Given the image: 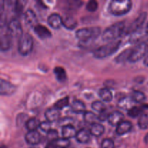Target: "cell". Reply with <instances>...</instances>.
I'll list each match as a JSON object with an SVG mask.
<instances>
[{
    "label": "cell",
    "mask_w": 148,
    "mask_h": 148,
    "mask_svg": "<svg viewBox=\"0 0 148 148\" xmlns=\"http://www.w3.org/2000/svg\"><path fill=\"white\" fill-rule=\"evenodd\" d=\"M101 34V28L98 27H84L76 31L75 35L79 40V45L82 47L89 46Z\"/></svg>",
    "instance_id": "1"
},
{
    "label": "cell",
    "mask_w": 148,
    "mask_h": 148,
    "mask_svg": "<svg viewBox=\"0 0 148 148\" xmlns=\"http://www.w3.org/2000/svg\"><path fill=\"white\" fill-rule=\"evenodd\" d=\"M124 22H117L107 27L102 34V39L105 41L111 42L118 40L125 32Z\"/></svg>",
    "instance_id": "2"
},
{
    "label": "cell",
    "mask_w": 148,
    "mask_h": 148,
    "mask_svg": "<svg viewBox=\"0 0 148 148\" xmlns=\"http://www.w3.org/2000/svg\"><path fill=\"white\" fill-rule=\"evenodd\" d=\"M132 3L130 0H113L108 6V11L115 16H121L130 11Z\"/></svg>",
    "instance_id": "3"
},
{
    "label": "cell",
    "mask_w": 148,
    "mask_h": 148,
    "mask_svg": "<svg viewBox=\"0 0 148 148\" xmlns=\"http://www.w3.org/2000/svg\"><path fill=\"white\" fill-rule=\"evenodd\" d=\"M121 43V41L120 40L108 42L106 44L101 46V47L95 49L93 51V56L96 59H103V58L108 57L115 53L119 49Z\"/></svg>",
    "instance_id": "4"
},
{
    "label": "cell",
    "mask_w": 148,
    "mask_h": 148,
    "mask_svg": "<svg viewBox=\"0 0 148 148\" xmlns=\"http://www.w3.org/2000/svg\"><path fill=\"white\" fill-rule=\"evenodd\" d=\"M148 54V38L137 43V46L133 48L132 54L129 59V62L135 63Z\"/></svg>",
    "instance_id": "5"
},
{
    "label": "cell",
    "mask_w": 148,
    "mask_h": 148,
    "mask_svg": "<svg viewBox=\"0 0 148 148\" xmlns=\"http://www.w3.org/2000/svg\"><path fill=\"white\" fill-rule=\"evenodd\" d=\"M33 47V40L31 35L28 33H24L19 38L17 50L23 56H26L31 52Z\"/></svg>",
    "instance_id": "6"
},
{
    "label": "cell",
    "mask_w": 148,
    "mask_h": 148,
    "mask_svg": "<svg viewBox=\"0 0 148 148\" xmlns=\"http://www.w3.org/2000/svg\"><path fill=\"white\" fill-rule=\"evenodd\" d=\"M12 37L7 29V24H3L0 26V48L1 51L9 50L12 46Z\"/></svg>",
    "instance_id": "7"
},
{
    "label": "cell",
    "mask_w": 148,
    "mask_h": 148,
    "mask_svg": "<svg viewBox=\"0 0 148 148\" xmlns=\"http://www.w3.org/2000/svg\"><path fill=\"white\" fill-rule=\"evenodd\" d=\"M147 14L145 12H143L140 13L138 17L128 26V27L127 29H125V32L124 33L126 34L131 35L134 32L137 31L139 29L143 27L144 23L146 20V18H147Z\"/></svg>",
    "instance_id": "8"
},
{
    "label": "cell",
    "mask_w": 148,
    "mask_h": 148,
    "mask_svg": "<svg viewBox=\"0 0 148 148\" xmlns=\"http://www.w3.org/2000/svg\"><path fill=\"white\" fill-rule=\"evenodd\" d=\"M7 29L12 38H20L23 34L21 23L17 18L12 19L9 23H7Z\"/></svg>",
    "instance_id": "9"
},
{
    "label": "cell",
    "mask_w": 148,
    "mask_h": 148,
    "mask_svg": "<svg viewBox=\"0 0 148 148\" xmlns=\"http://www.w3.org/2000/svg\"><path fill=\"white\" fill-rule=\"evenodd\" d=\"M17 90L15 85L4 79H0V94L1 95H11Z\"/></svg>",
    "instance_id": "10"
},
{
    "label": "cell",
    "mask_w": 148,
    "mask_h": 148,
    "mask_svg": "<svg viewBox=\"0 0 148 148\" xmlns=\"http://www.w3.org/2000/svg\"><path fill=\"white\" fill-rule=\"evenodd\" d=\"M24 21L26 25L29 27L34 28L38 23L36 14L31 9H28L24 13Z\"/></svg>",
    "instance_id": "11"
},
{
    "label": "cell",
    "mask_w": 148,
    "mask_h": 148,
    "mask_svg": "<svg viewBox=\"0 0 148 148\" xmlns=\"http://www.w3.org/2000/svg\"><path fill=\"white\" fill-rule=\"evenodd\" d=\"M25 140L26 143L30 145H36L40 143L41 140V137L38 131H28L25 135Z\"/></svg>",
    "instance_id": "12"
},
{
    "label": "cell",
    "mask_w": 148,
    "mask_h": 148,
    "mask_svg": "<svg viewBox=\"0 0 148 148\" xmlns=\"http://www.w3.org/2000/svg\"><path fill=\"white\" fill-rule=\"evenodd\" d=\"M148 36L147 33V30H146V27H141L137 31L134 32L132 34L130 35V43H140V42L143 41V38L145 36Z\"/></svg>",
    "instance_id": "13"
},
{
    "label": "cell",
    "mask_w": 148,
    "mask_h": 148,
    "mask_svg": "<svg viewBox=\"0 0 148 148\" xmlns=\"http://www.w3.org/2000/svg\"><path fill=\"white\" fill-rule=\"evenodd\" d=\"M47 22L52 28L57 30L62 25V17L57 13H52L48 17Z\"/></svg>",
    "instance_id": "14"
},
{
    "label": "cell",
    "mask_w": 148,
    "mask_h": 148,
    "mask_svg": "<svg viewBox=\"0 0 148 148\" xmlns=\"http://www.w3.org/2000/svg\"><path fill=\"white\" fill-rule=\"evenodd\" d=\"M33 30H34V33L37 35L38 37L39 38L42 39V40L47 39L51 37V33L50 30L47 27H45L44 25H43L38 24L33 28Z\"/></svg>",
    "instance_id": "15"
},
{
    "label": "cell",
    "mask_w": 148,
    "mask_h": 148,
    "mask_svg": "<svg viewBox=\"0 0 148 148\" xmlns=\"http://www.w3.org/2000/svg\"><path fill=\"white\" fill-rule=\"evenodd\" d=\"M124 119V114L119 111H115L109 114L108 118V121L111 126L117 127Z\"/></svg>",
    "instance_id": "16"
},
{
    "label": "cell",
    "mask_w": 148,
    "mask_h": 148,
    "mask_svg": "<svg viewBox=\"0 0 148 148\" xmlns=\"http://www.w3.org/2000/svg\"><path fill=\"white\" fill-rule=\"evenodd\" d=\"M90 132L89 130H86V129H81L79 131L77 132L76 138L77 141L82 144H86V143H89L90 140Z\"/></svg>",
    "instance_id": "17"
},
{
    "label": "cell",
    "mask_w": 148,
    "mask_h": 148,
    "mask_svg": "<svg viewBox=\"0 0 148 148\" xmlns=\"http://www.w3.org/2000/svg\"><path fill=\"white\" fill-rule=\"evenodd\" d=\"M59 116H60L59 110L56 108L55 107L48 108V109L45 111V117H46V120L51 123L59 121Z\"/></svg>",
    "instance_id": "18"
},
{
    "label": "cell",
    "mask_w": 148,
    "mask_h": 148,
    "mask_svg": "<svg viewBox=\"0 0 148 148\" xmlns=\"http://www.w3.org/2000/svg\"><path fill=\"white\" fill-rule=\"evenodd\" d=\"M134 101L131 98V96L124 97V98H121L119 101L118 107L122 110L129 111L132 107H134Z\"/></svg>",
    "instance_id": "19"
},
{
    "label": "cell",
    "mask_w": 148,
    "mask_h": 148,
    "mask_svg": "<svg viewBox=\"0 0 148 148\" xmlns=\"http://www.w3.org/2000/svg\"><path fill=\"white\" fill-rule=\"evenodd\" d=\"M132 124L130 121H123L116 127V133L119 135H124L131 131Z\"/></svg>",
    "instance_id": "20"
},
{
    "label": "cell",
    "mask_w": 148,
    "mask_h": 148,
    "mask_svg": "<svg viewBox=\"0 0 148 148\" xmlns=\"http://www.w3.org/2000/svg\"><path fill=\"white\" fill-rule=\"evenodd\" d=\"M62 25L67 30H74L77 25V22L72 16L66 15L62 17Z\"/></svg>",
    "instance_id": "21"
},
{
    "label": "cell",
    "mask_w": 148,
    "mask_h": 148,
    "mask_svg": "<svg viewBox=\"0 0 148 148\" xmlns=\"http://www.w3.org/2000/svg\"><path fill=\"white\" fill-rule=\"evenodd\" d=\"M77 132L76 131L73 125H68L66 127H62V137L66 140L72 138V137H76V134Z\"/></svg>",
    "instance_id": "22"
},
{
    "label": "cell",
    "mask_w": 148,
    "mask_h": 148,
    "mask_svg": "<svg viewBox=\"0 0 148 148\" xmlns=\"http://www.w3.org/2000/svg\"><path fill=\"white\" fill-rule=\"evenodd\" d=\"M71 109L74 113L76 114H81V113H85L86 107L85 103L82 101L79 100H75L71 104Z\"/></svg>",
    "instance_id": "23"
},
{
    "label": "cell",
    "mask_w": 148,
    "mask_h": 148,
    "mask_svg": "<svg viewBox=\"0 0 148 148\" xmlns=\"http://www.w3.org/2000/svg\"><path fill=\"white\" fill-rule=\"evenodd\" d=\"M98 95L104 102H110L113 99V94L108 88H103L98 91Z\"/></svg>",
    "instance_id": "24"
},
{
    "label": "cell",
    "mask_w": 148,
    "mask_h": 148,
    "mask_svg": "<svg viewBox=\"0 0 148 148\" xmlns=\"http://www.w3.org/2000/svg\"><path fill=\"white\" fill-rule=\"evenodd\" d=\"M105 131V128L102 124H99V123H96L92 125H91L90 129V132L91 135H93L95 137H100L102 135Z\"/></svg>",
    "instance_id": "25"
},
{
    "label": "cell",
    "mask_w": 148,
    "mask_h": 148,
    "mask_svg": "<svg viewBox=\"0 0 148 148\" xmlns=\"http://www.w3.org/2000/svg\"><path fill=\"white\" fill-rule=\"evenodd\" d=\"M53 73H54L56 79L59 82H64L66 81L67 77H66V71L64 68L61 67V66H56L53 69Z\"/></svg>",
    "instance_id": "26"
},
{
    "label": "cell",
    "mask_w": 148,
    "mask_h": 148,
    "mask_svg": "<svg viewBox=\"0 0 148 148\" xmlns=\"http://www.w3.org/2000/svg\"><path fill=\"white\" fill-rule=\"evenodd\" d=\"M146 107H148V106H134L131 108L130 110H129L128 116L131 118H136V117L139 116H141L143 114V111L145 109Z\"/></svg>",
    "instance_id": "27"
},
{
    "label": "cell",
    "mask_w": 148,
    "mask_h": 148,
    "mask_svg": "<svg viewBox=\"0 0 148 148\" xmlns=\"http://www.w3.org/2000/svg\"><path fill=\"white\" fill-rule=\"evenodd\" d=\"M83 118L85 122L91 124V125L98 123V121H99L98 116H97L94 113L91 112V111H85L84 113Z\"/></svg>",
    "instance_id": "28"
},
{
    "label": "cell",
    "mask_w": 148,
    "mask_h": 148,
    "mask_svg": "<svg viewBox=\"0 0 148 148\" xmlns=\"http://www.w3.org/2000/svg\"><path fill=\"white\" fill-rule=\"evenodd\" d=\"M40 121L36 118H30L27 121L25 124L26 129L28 131H35L40 127Z\"/></svg>",
    "instance_id": "29"
},
{
    "label": "cell",
    "mask_w": 148,
    "mask_h": 148,
    "mask_svg": "<svg viewBox=\"0 0 148 148\" xmlns=\"http://www.w3.org/2000/svg\"><path fill=\"white\" fill-rule=\"evenodd\" d=\"M132 51L133 48H130V49H127L124 50V51L121 52L120 54L117 56V57L115 59L116 62L117 63H121V62H124L127 60L129 61V59H130V56H131Z\"/></svg>",
    "instance_id": "30"
},
{
    "label": "cell",
    "mask_w": 148,
    "mask_h": 148,
    "mask_svg": "<svg viewBox=\"0 0 148 148\" xmlns=\"http://www.w3.org/2000/svg\"><path fill=\"white\" fill-rule=\"evenodd\" d=\"M131 98H132V100L134 101V103H142L143 101H145L146 96L143 92H142L141 91L138 90H134L132 92L131 94Z\"/></svg>",
    "instance_id": "31"
},
{
    "label": "cell",
    "mask_w": 148,
    "mask_h": 148,
    "mask_svg": "<svg viewBox=\"0 0 148 148\" xmlns=\"http://www.w3.org/2000/svg\"><path fill=\"white\" fill-rule=\"evenodd\" d=\"M138 126L141 130H145L148 129V114H143L138 120Z\"/></svg>",
    "instance_id": "32"
},
{
    "label": "cell",
    "mask_w": 148,
    "mask_h": 148,
    "mask_svg": "<svg viewBox=\"0 0 148 148\" xmlns=\"http://www.w3.org/2000/svg\"><path fill=\"white\" fill-rule=\"evenodd\" d=\"M91 107H92V108L94 111H97V112L100 113V114L103 112V111H106V105L103 103L101 102V101H94V102H92Z\"/></svg>",
    "instance_id": "33"
},
{
    "label": "cell",
    "mask_w": 148,
    "mask_h": 148,
    "mask_svg": "<svg viewBox=\"0 0 148 148\" xmlns=\"http://www.w3.org/2000/svg\"><path fill=\"white\" fill-rule=\"evenodd\" d=\"M69 104V97H64L62 99L56 101L54 104V107L59 110H62L65 107L68 106Z\"/></svg>",
    "instance_id": "34"
},
{
    "label": "cell",
    "mask_w": 148,
    "mask_h": 148,
    "mask_svg": "<svg viewBox=\"0 0 148 148\" xmlns=\"http://www.w3.org/2000/svg\"><path fill=\"white\" fill-rule=\"evenodd\" d=\"M57 122L59 127H64L68 125H72L74 122V119L71 117H64V118L60 119Z\"/></svg>",
    "instance_id": "35"
},
{
    "label": "cell",
    "mask_w": 148,
    "mask_h": 148,
    "mask_svg": "<svg viewBox=\"0 0 148 148\" xmlns=\"http://www.w3.org/2000/svg\"><path fill=\"white\" fill-rule=\"evenodd\" d=\"M26 1H14V12H15L16 14H20L23 12V10L24 9L25 4Z\"/></svg>",
    "instance_id": "36"
},
{
    "label": "cell",
    "mask_w": 148,
    "mask_h": 148,
    "mask_svg": "<svg viewBox=\"0 0 148 148\" xmlns=\"http://www.w3.org/2000/svg\"><path fill=\"white\" fill-rule=\"evenodd\" d=\"M46 138L49 142H53L59 139V134L58 132L55 130H51L48 133H46Z\"/></svg>",
    "instance_id": "37"
},
{
    "label": "cell",
    "mask_w": 148,
    "mask_h": 148,
    "mask_svg": "<svg viewBox=\"0 0 148 148\" xmlns=\"http://www.w3.org/2000/svg\"><path fill=\"white\" fill-rule=\"evenodd\" d=\"M98 7V4L95 0H90L87 3L86 10L89 12H95Z\"/></svg>",
    "instance_id": "38"
},
{
    "label": "cell",
    "mask_w": 148,
    "mask_h": 148,
    "mask_svg": "<svg viewBox=\"0 0 148 148\" xmlns=\"http://www.w3.org/2000/svg\"><path fill=\"white\" fill-rule=\"evenodd\" d=\"M115 145L114 142L111 139L106 138L104 139L101 143V148H114Z\"/></svg>",
    "instance_id": "39"
},
{
    "label": "cell",
    "mask_w": 148,
    "mask_h": 148,
    "mask_svg": "<svg viewBox=\"0 0 148 148\" xmlns=\"http://www.w3.org/2000/svg\"><path fill=\"white\" fill-rule=\"evenodd\" d=\"M39 128L42 130L44 132L48 133L51 130V123L49 122V121H42L40 123V125Z\"/></svg>",
    "instance_id": "40"
},
{
    "label": "cell",
    "mask_w": 148,
    "mask_h": 148,
    "mask_svg": "<svg viewBox=\"0 0 148 148\" xmlns=\"http://www.w3.org/2000/svg\"><path fill=\"white\" fill-rule=\"evenodd\" d=\"M27 116L26 114H19L17 116V119H16V121H17V126H22L24 123L27 122V121L28 119H27Z\"/></svg>",
    "instance_id": "41"
},
{
    "label": "cell",
    "mask_w": 148,
    "mask_h": 148,
    "mask_svg": "<svg viewBox=\"0 0 148 148\" xmlns=\"http://www.w3.org/2000/svg\"><path fill=\"white\" fill-rule=\"evenodd\" d=\"M68 7L71 10H75V9L78 8L82 5V2L80 1H67Z\"/></svg>",
    "instance_id": "42"
},
{
    "label": "cell",
    "mask_w": 148,
    "mask_h": 148,
    "mask_svg": "<svg viewBox=\"0 0 148 148\" xmlns=\"http://www.w3.org/2000/svg\"><path fill=\"white\" fill-rule=\"evenodd\" d=\"M108 116H109V114H108V113L106 112V111H103V112L101 113L100 114V115L98 116V119H99V121H104L105 120H108Z\"/></svg>",
    "instance_id": "43"
},
{
    "label": "cell",
    "mask_w": 148,
    "mask_h": 148,
    "mask_svg": "<svg viewBox=\"0 0 148 148\" xmlns=\"http://www.w3.org/2000/svg\"><path fill=\"white\" fill-rule=\"evenodd\" d=\"M144 64L146 66H148V54L145 57L144 59Z\"/></svg>",
    "instance_id": "44"
},
{
    "label": "cell",
    "mask_w": 148,
    "mask_h": 148,
    "mask_svg": "<svg viewBox=\"0 0 148 148\" xmlns=\"http://www.w3.org/2000/svg\"><path fill=\"white\" fill-rule=\"evenodd\" d=\"M144 141H145V143H146V144H148V133L147 134H146L145 137Z\"/></svg>",
    "instance_id": "45"
},
{
    "label": "cell",
    "mask_w": 148,
    "mask_h": 148,
    "mask_svg": "<svg viewBox=\"0 0 148 148\" xmlns=\"http://www.w3.org/2000/svg\"><path fill=\"white\" fill-rule=\"evenodd\" d=\"M146 30H147V34H148V23H147V25H146Z\"/></svg>",
    "instance_id": "46"
},
{
    "label": "cell",
    "mask_w": 148,
    "mask_h": 148,
    "mask_svg": "<svg viewBox=\"0 0 148 148\" xmlns=\"http://www.w3.org/2000/svg\"><path fill=\"white\" fill-rule=\"evenodd\" d=\"M28 148H36V147H28Z\"/></svg>",
    "instance_id": "47"
}]
</instances>
